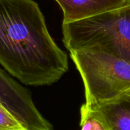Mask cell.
I'll list each match as a JSON object with an SVG mask.
<instances>
[{"label": "cell", "instance_id": "obj_4", "mask_svg": "<svg viewBox=\"0 0 130 130\" xmlns=\"http://www.w3.org/2000/svg\"><path fill=\"white\" fill-rule=\"evenodd\" d=\"M80 123L88 118L98 120L105 130H130V89L88 109H80Z\"/></svg>", "mask_w": 130, "mask_h": 130}, {"label": "cell", "instance_id": "obj_5", "mask_svg": "<svg viewBox=\"0 0 130 130\" xmlns=\"http://www.w3.org/2000/svg\"><path fill=\"white\" fill-rule=\"evenodd\" d=\"M63 12V22L88 18L120 7L129 0H56Z\"/></svg>", "mask_w": 130, "mask_h": 130}, {"label": "cell", "instance_id": "obj_1", "mask_svg": "<svg viewBox=\"0 0 130 130\" xmlns=\"http://www.w3.org/2000/svg\"><path fill=\"white\" fill-rule=\"evenodd\" d=\"M0 64L26 85L58 82L69 69L68 56L50 36L33 0H0Z\"/></svg>", "mask_w": 130, "mask_h": 130}, {"label": "cell", "instance_id": "obj_3", "mask_svg": "<svg viewBox=\"0 0 130 130\" xmlns=\"http://www.w3.org/2000/svg\"><path fill=\"white\" fill-rule=\"evenodd\" d=\"M85 88L88 109L108 101L130 89V64L110 54L91 49L69 52Z\"/></svg>", "mask_w": 130, "mask_h": 130}, {"label": "cell", "instance_id": "obj_6", "mask_svg": "<svg viewBox=\"0 0 130 130\" xmlns=\"http://www.w3.org/2000/svg\"><path fill=\"white\" fill-rule=\"evenodd\" d=\"M0 130H27L0 103Z\"/></svg>", "mask_w": 130, "mask_h": 130}, {"label": "cell", "instance_id": "obj_2", "mask_svg": "<svg viewBox=\"0 0 130 130\" xmlns=\"http://www.w3.org/2000/svg\"><path fill=\"white\" fill-rule=\"evenodd\" d=\"M63 43L71 52L91 49L130 64V0L97 15L62 23Z\"/></svg>", "mask_w": 130, "mask_h": 130}, {"label": "cell", "instance_id": "obj_7", "mask_svg": "<svg viewBox=\"0 0 130 130\" xmlns=\"http://www.w3.org/2000/svg\"><path fill=\"white\" fill-rule=\"evenodd\" d=\"M81 130H105L102 124L94 118H88L80 123Z\"/></svg>", "mask_w": 130, "mask_h": 130}]
</instances>
